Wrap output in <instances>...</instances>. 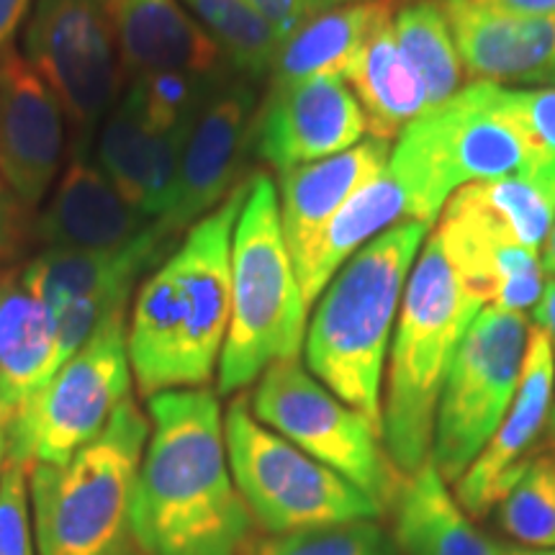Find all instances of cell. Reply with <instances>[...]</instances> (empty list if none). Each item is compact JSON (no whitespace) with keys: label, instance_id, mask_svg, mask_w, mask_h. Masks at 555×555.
Wrapping results in <instances>:
<instances>
[{"label":"cell","instance_id":"6da1fadb","mask_svg":"<svg viewBox=\"0 0 555 555\" xmlns=\"http://www.w3.org/2000/svg\"><path fill=\"white\" fill-rule=\"evenodd\" d=\"M147 416L134 491L144 555H242L255 519L229 468L219 393L206 386L155 393Z\"/></svg>","mask_w":555,"mask_h":555},{"label":"cell","instance_id":"7a4b0ae2","mask_svg":"<svg viewBox=\"0 0 555 555\" xmlns=\"http://www.w3.org/2000/svg\"><path fill=\"white\" fill-rule=\"evenodd\" d=\"M249 180L196 221L142 283L127 319L131 378L144 399L204 388L219 367L232 309V234Z\"/></svg>","mask_w":555,"mask_h":555},{"label":"cell","instance_id":"3957f363","mask_svg":"<svg viewBox=\"0 0 555 555\" xmlns=\"http://www.w3.org/2000/svg\"><path fill=\"white\" fill-rule=\"evenodd\" d=\"M429 227L401 221L358 249L307 324L304 358L335 397L358 409L384 435V371L409 273Z\"/></svg>","mask_w":555,"mask_h":555},{"label":"cell","instance_id":"277c9868","mask_svg":"<svg viewBox=\"0 0 555 555\" xmlns=\"http://www.w3.org/2000/svg\"><path fill=\"white\" fill-rule=\"evenodd\" d=\"M481 309L440 240L427 237L401 296L384 391V448L401 476H412L433 455L437 401Z\"/></svg>","mask_w":555,"mask_h":555},{"label":"cell","instance_id":"5b68a950","mask_svg":"<svg viewBox=\"0 0 555 555\" xmlns=\"http://www.w3.org/2000/svg\"><path fill=\"white\" fill-rule=\"evenodd\" d=\"M147 437L150 416L129 397L67 463L29 468L39 555H144L134 530V491Z\"/></svg>","mask_w":555,"mask_h":555},{"label":"cell","instance_id":"8992f818","mask_svg":"<svg viewBox=\"0 0 555 555\" xmlns=\"http://www.w3.org/2000/svg\"><path fill=\"white\" fill-rule=\"evenodd\" d=\"M307 314L275 183L268 172H255L232 234V309L217 367L219 397L245 391L278 360L301 356Z\"/></svg>","mask_w":555,"mask_h":555},{"label":"cell","instance_id":"52a82bcc","mask_svg":"<svg viewBox=\"0 0 555 555\" xmlns=\"http://www.w3.org/2000/svg\"><path fill=\"white\" fill-rule=\"evenodd\" d=\"M504 90L494 82H468L401 131L388 170L404 191L412 221L433 227L463 185L527 170V144Z\"/></svg>","mask_w":555,"mask_h":555},{"label":"cell","instance_id":"ba28073f","mask_svg":"<svg viewBox=\"0 0 555 555\" xmlns=\"http://www.w3.org/2000/svg\"><path fill=\"white\" fill-rule=\"evenodd\" d=\"M224 435L237 491L255 525L270 535L384 515L358 486L255 420L247 397L229 404Z\"/></svg>","mask_w":555,"mask_h":555},{"label":"cell","instance_id":"9c48e42d","mask_svg":"<svg viewBox=\"0 0 555 555\" xmlns=\"http://www.w3.org/2000/svg\"><path fill=\"white\" fill-rule=\"evenodd\" d=\"M127 309L114 311L5 427V457L62 466L95 440L131 397Z\"/></svg>","mask_w":555,"mask_h":555},{"label":"cell","instance_id":"30bf717a","mask_svg":"<svg viewBox=\"0 0 555 555\" xmlns=\"http://www.w3.org/2000/svg\"><path fill=\"white\" fill-rule=\"evenodd\" d=\"M249 409L255 420L358 486L380 509H391L404 476L388 457L384 435L367 416L311 376L301 360L270 365L255 380Z\"/></svg>","mask_w":555,"mask_h":555},{"label":"cell","instance_id":"8fae6325","mask_svg":"<svg viewBox=\"0 0 555 555\" xmlns=\"http://www.w3.org/2000/svg\"><path fill=\"white\" fill-rule=\"evenodd\" d=\"M530 322L522 311L483 307L470 324L442 386L433 461L448 483L466 474L502 425L522 376Z\"/></svg>","mask_w":555,"mask_h":555},{"label":"cell","instance_id":"7c38bea8","mask_svg":"<svg viewBox=\"0 0 555 555\" xmlns=\"http://www.w3.org/2000/svg\"><path fill=\"white\" fill-rule=\"evenodd\" d=\"M24 57L50 82L73 131V159L119 101L124 78L116 54L114 0H34Z\"/></svg>","mask_w":555,"mask_h":555},{"label":"cell","instance_id":"4fadbf2b","mask_svg":"<svg viewBox=\"0 0 555 555\" xmlns=\"http://www.w3.org/2000/svg\"><path fill=\"white\" fill-rule=\"evenodd\" d=\"M365 131L363 108L347 80L322 75L270 86L255 116L253 152L283 172L352 150Z\"/></svg>","mask_w":555,"mask_h":555},{"label":"cell","instance_id":"5bb4252c","mask_svg":"<svg viewBox=\"0 0 555 555\" xmlns=\"http://www.w3.org/2000/svg\"><path fill=\"white\" fill-rule=\"evenodd\" d=\"M258 99L249 80H224L211 90L185 139L180 157L176 208L165 229L180 237L240 189L247 150L253 147Z\"/></svg>","mask_w":555,"mask_h":555},{"label":"cell","instance_id":"9a60e30c","mask_svg":"<svg viewBox=\"0 0 555 555\" xmlns=\"http://www.w3.org/2000/svg\"><path fill=\"white\" fill-rule=\"evenodd\" d=\"M65 147L67 114L50 82L24 54L0 60V178L26 211L50 196Z\"/></svg>","mask_w":555,"mask_h":555},{"label":"cell","instance_id":"2e32d148","mask_svg":"<svg viewBox=\"0 0 555 555\" xmlns=\"http://www.w3.org/2000/svg\"><path fill=\"white\" fill-rule=\"evenodd\" d=\"M553 339L532 324L515 401L481 455L455 481V499L470 517H483L535 457L553 409Z\"/></svg>","mask_w":555,"mask_h":555},{"label":"cell","instance_id":"e0dca14e","mask_svg":"<svg viewBox=\"0 0 555 555\" xmlns=\"http://www.w3.org/2000/svg\"><path fill=\"white\" fill-rule=\"evenodd\" d=\"M193 127V124H191ZM191 129L163 131L152 127L129 90H121L95 134L93 163L106 172L116 191L147 219L170 217L178 201L180 157Z\"/></svg>","mask_w":555,"mask_h":555},{"label":"cell","instance_id":"ac0fdd59","mask_svg":"<svg viewBox=\"0 0 555 555\" xmlns=\"http://www.w3.org/2000/svg\"><path fill=\"white\" fill-rule=\"evenodd\" d=\"M155 224L116 191L99 165L78 157L60 176L44 208L34 214L31 245L114 253L134 245Z\"/></svg>","mask_w":555,"mask_h":555},{"label":"cell","instance_id":"d6986e66","mask_svg":"<svg viewBox=\"0 0 555 555\" xmlns=\"http://www.w3.org/2000/svg\"><path fill=\"white\" fill-rule=\"evenodd\" d=\"M116 54L124 86L152 75L219 80V47L180 0H114Z\"/></svg>","mask_w":555,"mask_h":555},{"label":"cell","instance_id":"ffe728a7","mask_svg":"<svg viewBox=\"0 0 555 555\" xmlns=\"http://www.w3.org/2000/svg\"><path fill=\"white\" fill-rule=\"evenodd\" d=\"M446 5V3H442ZM470 78L494 86H555V16H517L446 5Z\"/></svg>","mask_w":555,"mask_h":555},{"label":"cell","instance_id":"44dd1931","mask_svg":"<svg viewBox=\"0 0 555 555\" xmlns=\"http://www.w3.org/2000/svg\"><path fill=\"white\" fill-rule=\"evenodd\" d=\"M178 237L165 229L163 221L134 245L114 253H90V249H41L24 262L26 283L52 314L86 298H119L129 301L139 278L159 268L176 249Z\"/></svg>","mask_w":555,"mask_h":555},{"label":"cell","instance_id":"7402d4cb","mask_svg":"<svg viewBox=\"0 0 555 555\" xmlns=\"http://www.w3.org/2000/svg\"><path fill=\"white\" fill-rule=\"evenodd\" d=\"M391 142L363 139L335 157L278 172V208L288 253L298 268L352 193L386 170Z\"/></svg>","mask_w":555,"mask_h":555},{"label":"cell","instance_id":"603a6c76","mask_svg":"<svg viewBox=\"0 0 555 555\" xmlns=\"http://www.w3.org/2000/svg\"><path fill=\"white\" fill-rule=\"evenodd\" d=\"M57 373V322L26 283L24 270H0V429Z\"/></svg>","mask_w":555,"mask_h":555},{"label":"cell","instance_id":"cb8c5ba5","mask_svg":"<svg viewBox=\"0 0 555 555\" xmlns=\"http://www.w3.org/2000/svg\"><path fill=\"white\" fill-rule=\"evenodd\" d=\"M393 509V543L401 555H502V545L457 504L433 455L401 478Z\"/></svg>","mask_w":555,"mask_h":555},{"label":"cell","instance_id":"d4e9b609","mask_svg":"<svg viewBox=\"0 0 555 555\" xmlns=\"http://www.w3.org/2000/svg\"><path fill=\"white\" fill-rule=\"evenodd\" d=\"M401 219H412L409 217V201L386 165L380 176L347 198V204L339 208L317 237L307 260L296 268L307 307H314L317 298L324 294L332 278L337 275V270L358 249H363L367 242L376 240L386 229L401 224Z\"/></svg>","mask_w":555,"mask_h":555},{"label":"cell","instance_id":"484cf974","mask_svg":"<svg viewBox=\"0 0 555 555\" xmlns=\"http://www.w3.org/2000/svg\"><path fill=\"white\" fill-rule=\"evenodd\" d=\"M397 5L399 0H363L319 11L281 44L270 86H288L322 75L347 78L371 31L388 13L397 11Z\"/></svg>","mask_w":555,"mask_h":555},{"label":"cell","instance_id":"4316f807","mask_svg":"<svg viewBox=\"0 0 555 555\" xmlns=\"http://www.w3.org/2000/svg\"><path fill=\"white\" fill-rule=\"evenodd\" d=\"M393 13H388L371 31L356 65L345 78L363 108L371 137L384 142L399 139L401 131L429 108L420 75L397 44Z\"/></svg>","mask_w":555,"mask_h":555},{"label":"cell","instance_id":"83f0119b","mask_svg":"<svg viewBox=\"0 0 555 555\" xmlns=\"http://www.w3.org/2000/svg\"><path fill=\"white\" fill-rule=\"evenodd\" d=\"M393 34L409 65L425 86L429 108L453 99L463 88L466 67L457 54L442 0H404L393 13Z\"/></svg>","mask_w":555,"mask_h":555},{"label":"cell","instance_id":"f1b7e54d","mask_svg":"<svg viewBox=\"0 0 555 555\" xmlns=\"http://www.w3.org/2000/svg\"><path fill=\"white\" fill-rule=\"evenodd\" d=\"M219 47L227 67L247 80L270 78L281 37L245 0H180Z\"/></svg>","mask_w":555,"mask_h":555},{"label":"cell","instance_id":"f546056e","mask_svg":"<svg viewBox=\"0 0 555 555\" xmlns=\"http://www.w3.org/2000/svg\"><path fill=\"white\" fill-rule=\"evenodd\" d=\"M494 512L499 527L519 545L555 547V457H532Z\"/></svg>","mask_w":555,"mask_h":555},{"label":"cell","instance_id":"4dcf8cb0","mask_svg":"<svg viewBox=\"0 0 555 555\" xmlns=\"http://www.w3.org/2000/svg\"><path fill=\"white\" fill-rule=\"evenodd\" d=\"M249 555H401L378 519L317 527V530L270 535Z\"/></svg>","mask_w":555,"mask_h":555},{"label":"cell","instance_id":"1f68e13d","mask_svg":"<svg viewBox=\"0 0 555 555\" xmlns=\"http://www.w3.org/2000/svg\"><path fill=\"white\" fill-rule=\"evenodd\" d=\"M506 108L527 144V176H535L555 189V86L532 90H504Z\"/></svg>","mask_w":555,"mask_h":555},{"label":"cell","instance_id":"d6a6232c","mask_svg":"<svg viewBox=\"0 0 555 555\" xmlns=\"http://www.w3.org/2000/svg\"><path fill=\"white\" fill-rule=\"evenodd\" d=\"M0 555H39L31 522L29 468L9 457L0 474Z\"/></svg>","mask_w":555,"mask_h":555},{"label":"cell","instance_id":"836d02e7","mask_svg":"<svg viewBox=\"0 0 555 555\" xmlns=\"http://www.w3.org/2000/svg\"><path fill=\"white\" fill-rule=\"evenodd\" d=\"M34 214L13 196V191L0 178V270L18 266L21 253L31 245Z\"/></svg>","mask_w":555,"mask_h":555},{"label":"cell","instance_id":"e575fe53","mask_svg":"<svg viewBox=\"0 0 555 555\" xmlns=\"http://www.w3.org/2000/svg\"><path fill=\"white\" fill-rule=\"evenodd\" d=\"M260 13L262 18L273 26L281 41H286L291 34L301 29L311 16L324 11L319 0H245Z\"/></svg>","mask_w":555,"mask_h":555},{"label":"cell","instance_id":"d590c367","mask_svg":"<svg viewBox=\"0 0 555 555\" xmlns=\"http://www.w3.org/2000/svg\"><path fill=\"white\" fill-rule=\"evenodd\" d=\"M453 9H478L517 16H555V0H442Z\"/></svg>","mask_w":555,"mask_h":555},{"label":"cell","instance_id":"8d00e7d4","mask_svg":"<svg viewBox=\"0 0 555 555\" xmlns=\"http://www.w3.org/2000/svg\"><path fill=\"white\" fill-rule=\"evenodd\" d=\"M34 0H0V60L16 52V39L24 31Z\"/></svg>","mask_w":555,"mask_h":555},{"label":"cell","instance_id":"74e56055","mask_svg":"<svg viewBox=\"0 0 555 555\" xmlns=\"http://www.w3.org/2000/svg\"><path fill=\"white\" fill-rule=\"evenodd\" d=\"M532 324L545 332L555 343V278H547L540 301L532 309Z\"/></svg>","mask_w":555,"mask_h":555},{"label":"cell","instance_id":"f35d334b","mask_svg":"<svg viewBox=\"0 0 555 555\" xmlns=\"http://www.w3.org/2000/svg\"><path fill=\"white\" fill-rule=\"evenodd\" d=\"M540 266H543V273L555 278V224L551 229V234H547L545 245H543V253H540Z\"/></svg>","mask_w":555,"mask_h":555},{"label":"cell","instance_id":"ab89813d","mask_svg":"<svg viewBox=\"0 0 555 555\" xmlns=\"http://www.w3.org/2000/svg\"><path fill=\"white\" fill-rule=\"evenodd\" d=\"M502 555H555V547H525V545H502Z\"/></svg>","mask_w":555,"mask_h":555},{"label":"cell","instance_id":"60d3db41","mask_svg":"<svg viewBox=\"0 0 555 555\" xmlns=\"http://www.w3.org/2000/svg\"><path fill=\"white\" fill-rule=\"evenodd\" d=\"M545 446H555V406L551 409V420H547V429H545Z\"/></svg>","mask_w":555,"mask_h":555},{"label":"cell","instance_id":"b9f144b4","mask_svg":"<svg viewBox=\"0 0 555 555\" xmlns=\"http://www.w3.org/2000/svg\"><path fill=\"white\" fill-rule=\"evenodd\" d=\"M324 9H332V5H345V3H363V0H319Z\"/></svg>","mask_w":555,"mask_h":555},{"label":"cell","instance_id":"7bdbcfd3","mask_svg":"<svg viewBox=\"0 0 555 555\" xmlns=\"http://www.w3.org/2000/svg\"><path fill=\"white\" fill-rule=\"evenodd\" d=\"M5 463V429H0V474H3Z\"/></svg>","mask_w":555,"mask_h":555},{"label":"cell","instance_id":"ee69618b","mask_svg":"<svg viewBox=\"0 0 555 555\" xmlns=\"http://www.w3.org/2000/svg\"><path fill=\"white\" fill-rule=\"evenodd\" d=\"M553 360H555V343H553Z\"/></svg>","mask_w":555,"mask_h":555}]
</instances>
